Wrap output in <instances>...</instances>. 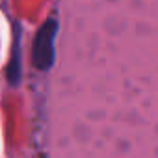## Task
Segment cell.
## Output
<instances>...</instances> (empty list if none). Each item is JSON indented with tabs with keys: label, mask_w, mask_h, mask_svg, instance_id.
Masks as SVG:
<instances>
[{
	"label": "cell",
	"mask_w": 158,
	"mask_h": 158,
	"mask_svg": "<svg viewBox=\"0 0 158 158\" xmlns=\"http://www.w3.org/2000/svg\"><path fill=\"white\" fill-rule=\"evenodd\" d=\"M54 35H56V23L50 19L37 34L34 41V54L32 61L37 69L45 71L52 65L54 60Z\"/></svg>",
	"instance_id": "cell-1"
}]
</instances>
